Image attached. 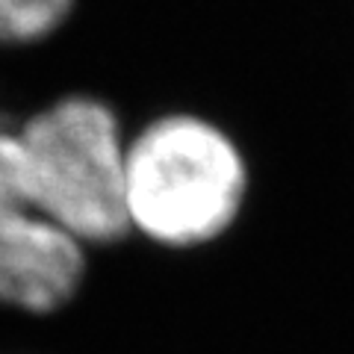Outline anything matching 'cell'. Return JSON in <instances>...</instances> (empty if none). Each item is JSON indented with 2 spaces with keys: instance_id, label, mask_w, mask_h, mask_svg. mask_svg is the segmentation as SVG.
<instances>
[{
  "instance_id": "obj_1",
  "label": "cell",
  "mask_w": 354,
  "mask_h": 354,
  "mask_svg": "<svg viewBox=\"0 0 354 354\" xmlns=\"http://www.w3.org/2000/svg\"><path fill=\"white\" fill-rule=\"evenodd\" d=\"M245 162L218 127L169 115L124 148L127 225L162 245H195L236 218Z\"/></svg>"
},
{
  "instance_id": "obj_2",
  "label": "cell",
  "mask_w": 354,
  "mask_h": 354,
  "mask_svg": "<svg viewBox=\"0 0 354 354\" xmlns=\"http://www.w3.org/2000/svg\"><path fill=\"white\" fill-rule=\"evenodd\" d=\"M18 183L32 213L86 242L130 230L124 142L115 115L92 97H65L15 130Z\"/></svg>"
},
{
  "instance_id": "obj_3",
  "label": "cell",
  "mask_w": 354,
  "mask_h": 354,
  "mask_svg": "<svg viewBox=\"0 0 354 354\" xmlns=\"http://www.w3.org/2000/svg\"><path fill=\"white\" fill-rule=\"evenodd\" d=\"M83 242L32 209L0 216V301L48 313L83 281Z\"/></svg>"
},
{
  "instance_id": "obj_4",
  "label": "cell",
  "mask_w": 354,
  "mask_h": 354,
  "mask_svg": "<svg viewBox=\"0 0 354 354\" xmlns=\"http://www.w3.org/2000/svg\"><path fill=\"white\" fill-rule=\"evenodd\" d=\"M74 0H0V41H32L57 30Z\"/></svg>"
}]
</instances>
